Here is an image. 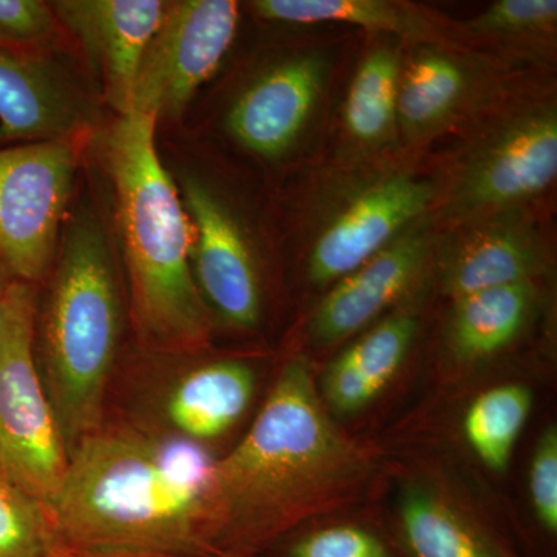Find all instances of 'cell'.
<instances>
[{"instance_id": "cell-4", "label": "cell", "mask_w": 557, "mask_h": 557, "mask_svg": "<svg viewBox=\"0 0 557 557\" xmlns=\"http://www.w3.org/2000/svg\"><path fill=\"white\" fill-rule=\"evenodd\" d=\"M120 333L108 239L95 220H79L62 244L42 322V381L69 453L101 428Z\"/></svg>"}, {"instance_id": "cell-18", "label": "cell", "mask_w": 557, "mask_h": 557, "mask_svg": "<svg viewBox=\"0 0 557 557\" xmlns=\"http://www.w3.org/2000/svg\"><path fill=\"white\" fill-rule=\"evenodd\" d=\"M399 519L409 557H505L456 509L423 487L405 491Z\"/></svg>"}, {"instance_id": "cell-28", "label": "cell", "mask_w": 557, "mask_h": 557, "mask_svg": "<svg viewBox=\"0 0 557 557\" xmlns=\"http://www.w3.org/2000/svg\"><path fill=\"white\" fill-rule=\"evenodd\" d=\"M53 10L39 0H0V47L30 46L51 38Z\"/></svg>"}, {"instance_id": "cell-22", "label": "cell", "mask_w": 557, "mask_h": 557, "mask_svg": "<svg viewBox=\"0 0 557 557\" xmlns=\"http://www.w3.org/2000/svg\"><path fill=\"white\" fill-rule=\"evenodd\" d=\"M398 58L391 50H375L358 69L348 90L344 121L351 137L372 145L391 134L397 121Z\"/></svg>"}, {"instance_id": "cell-9", "label": "cell", "mask_w": 557, "mask_h": 557, "mask_svg": "<svg viewBox=\"0 0 557 557\" xmlns=\"http://www.w3.org/2000/svg\"><path fill=\"white\" fill-rule=\"evenodd\" d=\"M432 197L429 183L408 175L370 186L333 220L311 249V281L327 284L364 265L426 211Z\"/></svg>"}, {"instance_id": "cell-6", "label": "cell", "mask_w": 557, "mask_h": 557, "mask_svg": "<svg viewBox=\"0 0 557 557\" xmlns=\"http://www.w3.org/2000/svg\"><path fill=\"white\" fill-rule=\"evenodd\" d=\"M76 171L64 138L0 149V269L14 281L46 276Z\"/></svg>"}, {"instance_id": "cell-32", "label": "cell", "mask_w": 557, "mask_h": 557, "mask_svg": "<svg viewBox=\"0 0 557 557\" xmlns=\"http://www.w3.org/2000/svg\"><path fill=\"white\" fill-rule=\"evenodd\" d=\"M220 557H230V556H220Z\"/></svg>"}, {"instance_id": "cell-16", "label": "cell", "mask_w": 557, "mask_h": 557, "mask_svg": "<svg viewBox=\"0 0 557 557\" xmlns=\"http://www.w3.org/2000/svg\"><path fill=\"white\" fill-rule=\"evenodd\" d=\"M255 386V373L244 362L219 361L201 366L172 391L168 416L186 437H219L244 416Z\"/></svg>"}, {"instance_id": "cell-30", "label": "cell", "mask_w": 557, "mask_h": 557, "mask_svg": "<svg viewBox=\"0 0 557 557\" xmlns=\"http://www.w3.org/2000/svg\"><path fill=\"white\" fill-rule=\"evenodd\" d=\"M10 277L2 269H0V306H2L3 293H5L7 285H9Z\"/></svg>"}, {"instance_id": "cell-8", "label": "cell", "mask_w": 557, "mask_h": 557, "mask_svg": "<svg viewBox=\"0 0 557 557\" xmlns=\"http://www.w3.org/2000/svg\"><path fill=\"white\" fill-rule=\"evenodd\" d=\"M556 174V113H531L471 161L458 178L450 209L468 214L508 207L547 189Z\"/></svg>"}, {"instance_id": "cell-19", "label": "cell", "mask_w": 557, "mask_h": 557, "mask_svg": "<svg viewBox=\"0 0 557 557\" xmlns=\"http://www.w3.org/2000/svg\"><path fill=\"white\" fill-rule=\"evenodd\" d=\"M467 84L456 61L438 53L421 54L399 81L397 121L410 135L438 126L457 108Z\"/></svg>"}, {"instance_id": "cell-29", "label": "cell", "mask_w": 557, "mask_h": 557, "mask_svg": "<svg viewBox=\"0 0 557 557\" xmlns=\"http://www.w3.org/2000/svg\"><path fill=\"white\" fill-rule=\"evenodd\" d=\"M60 557H166V556L145 555V553H129V552H65V549H62Z\"/></svg>"}, {"instance_id": "cell-31", "label": "cell", "mask_w": 557, "mask_h": 557, "mask_svg": "<svg viewBox=\"0 0 557 557\" xmlns=\"http://www.w3.org/2000/svg\"><path fill=\"white\" fill-rule=\"evenodd\" d=\"M505 557H515V556H505Z\"/></svg>"}, {"instance_id": "cell-13", "label": "cell", "mask_w": 557, "mask_h": 557, "mask_svg": "<svg viewBox=\"0 0 557 557\" xmlns=\"http://www.w3.org/2000/svg\"><path fill=\"white\" fill-rule=\"evenodd\" d=\"M428 251L426 231H410L364 265L341 277L311 318L314 343L321 346L338 343L379 317L416 281Z\"/></svg>"}, {"instance_id": "cell-27", "label": "cell", "mask_w": 557, "mask_h": 557, "mask_svg": "<svg viewBox=\"0 0 557 557\" xmlns=\"http://www.w3.org/2000/svg\"><path fill=\"white\" fill-rule=\"evenodd\" d=\"M530 493L539 523L555 534L557 531V431L548 426L534 448L530 469Z\"/></svg>"}, {"instance_id": "cell-21", "label": "cell", "mask_w": 557, "mask_h": 557, "mask_svg": "<svg viewBox=\"0 0 557 557\" xmlns=\"http://www.w3.org/2000/svg\"><path fill=\"white\" fill-rule=\"evenodd\" d=\"M260 16L288 24L344 22L369 30L426 35L428 25L413 11L384 0H258Z\"/></svg>"}, {"instance_id": "cell-23", "label": "cell", "mask_w": 557, "mask_h": 557, "mask_svg": "<svg viewBox=\"0 0 557 557\" xmlns=\"http://www.w3.org/2000/svg\"><path fill=\"white\" fill-rule=\"evenodd\" d=\"M49 511L0 471V557H60Z\"/></svg>"}, {"instance_id": "cell-3", "label": "cell", "mask_w": 557, "mask_h": 557, "mask_svg": "<svg viewBox=\"0 0 557 557\" xmlns=\"http://www.w3.org/2000/svg\"><path fill=\"white\" fill-rule=\"evenodd\" d=\"M156 124L145 113L120 115L104 138L106 164L139 338L159 350L186 351L207 341L211 324L190 271L188 214L157 152Z\"/></svg>"}, {"instance_id": "cell-12", "label": "cell", "mask_w": 557, "mask_h": 557, "mask_svg": "<svg viewBox=\"0 0 557 557\" xmlns=\"http://www.w3.org/2000/svg\"><path fill=\"white\" fill-rule=\"evenodd\" d=\"M324 76L325 62L319 54L296 58L263 73L230 110L231 134L260 157H281L306 126Z\"/></svg>"}, {"instance_id": "cell-10", "label": "cell", "mask_w": 557, "mask_h": 557, "mask_svg": "<svg viewBox=\"0 0 557 557\" xmlns=\"http://www.w3.org/2000/svg\"><path fill=\"white\" fill-rule=\"evenodd\" d=\"M183 205L193 219L196 282L201 296L234 327L258 324V274L247 240L228 209L200 182H183Z\"/></svg>"}, {"instance_id": "cell-20", "label": "cell", "mask_w": 557, "mask_h": 557, "mask_svg": "<svg viewBox=\"0 0 557 557\" xmlns=\"http://www.w3.org/2000/svg\"><path fill=\"white\" fill-rule=\"evenodd\" d=\"M533 406L530 388L505 384L483 392L465 416V435L480 460L494 471L507 469L509 458Z\"/></svg>"}, {"instance_id": "cell-14", "label": "cell", "mask_w": 557, "mask_h": 557, "mask_svg": "<svg viewBox=\"0 0 557 557\" xmlns=\"http://www.w3.org/2000/svg\"><path fill=\"white\" fill-rule=\"evenodd\" d=\"M81 121L78 98L49 67L0 47V139L64 138Z\"/></svg>"}, {"instance_id": "cell-5", "label": "cell", "mask_w": 557, "mask_h": 557, "mask_svg": "<svg viewBox=\"0 0 557 557\" xmlns=\"http://www.w3.org/2000/svg\"><path fill=\"white\" fill-rule=\"evenodd\" d=\"M36 321L35 288L10 278L0 306V471L47 508L69 450L40 376Z\"/></svg>"}, {"instance_id": "cell-26", "label": "cell", "mask_w": 557, "mask_h": 557, "mask_svg": "<svg viewBox=\"0 0 557 557\" xmlns=\"http://www.w3.org/2000/svg\"><path fill=\"white\" fill-rule=\"evenodd\" d=\"M556 21V0H498L468 28L474 35H515L549 28Z\"/></svg>"}, {"instance_id": "cell-25", "label": "cell", "mask_w": 557, "mask_h": 557, "mask_svg": "<svg viewBox=\"0 0 557 557\" xmlns=\"http://www.w3.org/2000/svg\"><path fill=\"white\" fill-rule=\"evenodd\" d=\"M285 557H394L372 531L355 525H332L296 539Z\"/></svg>"}, {"instance_id": "cell-15", "label": "cell", "mask_w": 557, "mask_h": 557, "mask_svg": "<svg viewBox=\"0 0 557 557\" xmlns=\"http://www.w3.org/2000/svg\"><path fill=\"white\" fill-rule=\"evenodd\" d=\"M542 267L533 233L515 219H498L458 240L443 263V285L456 299L482 289L531 282Z\"/></svg>"}, {"instance_id": "cell-17", "label": "cell", "mask_w": 557, "mask_h": 557, "mask_svg": "<svg viewBox=\"0 0 557 557\" xmlns=\"http://www.w3.org/2000/svg\"><path fill=\"white\" fill-rule=\"evenodd\" d=\"M533 299L531 282L482 289L456 299L450 336L458 357L474 361L507 347L525 324Z\"/></svg>"}, {"instance_id": "cell-11", "label": "cell", "mask_w": 557, "mask_h": 557, "mask_svg": "<svg viewBox=\"0 0 557 557\" xmlns=\"http://www.w3.org/2000/svg\"><path fill=\"white\" fill-rule=\"evenodd\" d=\"M168 2L160 0H61L58 17L75 33L101 70L106 97L120 115L132 110L143 53L157 32Z\"/></svg>"}, {"instance_id": "cell-7", "label": "cell", "mask_w": 557, "mask_h": 557, "mask_svg": "<svg viewBox=\"0 0 557 557\" xmlns=\"http://www.w3.org/2000/svg\"><path fill=\"white\" fill-rule=\"evenodd\" d=\"M239 7L234 0H182L168 3L149 40L131 112L175 119L205 81L218 70L236 36Z\"/></svg>"}, {"instance_id": "cell-24", "label": "cell", "mask_w": 557, "mask_h": 557, "mask_svg": "<svg viewBox=\"0 0 557 557\" xmlns=\"http://www.w3.org/2000/svg\"><path fill=\"white\" fill-rule=\"evenodd\" d=\"M417 330L416 314H395L347 348L341 359L376 397L401 368Z\"/></svg>"}, {"instance_id": "cell-1", "label": "cell", "mask_w": 557, "mask_h": 557, "mask_svg": "<svg viewBox=\"0 0 557 557\" xmlns=\"http://www.w3.org/2000/svg\"><path fill=\"white\" fill-rule=\"evenodd\" d=\"M370 469L368 454L330 420L306 362L293 359L248 434L209 471L212 557H255L336 508L364 485Z\"/></svg>"}, {"instance_id": "cell-2", "label": "cell", "mask_w": 557, "mask_h": 557, "mask_svg": "<svg viewBox=\"0 0 557 557\" xmlns=\"http://www.w3.org/2000/svg\"><path fill=\"white\" fill-rule=\"evenodd\" d=\"M212 465L200 450H164L126 429H98L69 453L47 505L65 552L212 557L207 493Z\"/></svg>"}]
</instances>
